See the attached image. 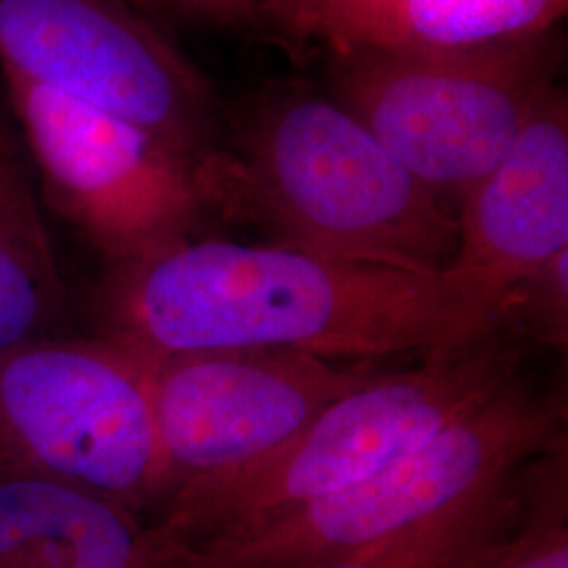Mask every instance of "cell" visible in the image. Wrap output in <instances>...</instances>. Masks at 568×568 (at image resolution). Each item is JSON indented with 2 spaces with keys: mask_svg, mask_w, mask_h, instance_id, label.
I'll list each match as a JSON object with an SVG mask.
<instances>
[{
  "mask_svg": "<svg viewBox=\"0 0 568 568\" xmlns=\"http://www.w3.org/2000/svg\"><path fill=\"white\" fill-rule=\"evenodd\" d=\"M112 342L145 361L211 349H286L326 361L443 354L497 333L447 274L283 244L194 239L119 264Z\"/></svg>",
  "mask_w": 568,
  "mask_h": 568,
  "instance_id": "obj_1",
  "label": "cell"
},
{
  "mask_svg": "<svg viewBox=\"0 0 568 568\" xmlns=\"http://www.w3.org/2000/svg\"><path fill=\"white\" fill-rule=\"evenodd\" d=\"M211 211L248 220L274 244L443 274L457 220L337 100L284 93L203 169Z\"/></svg>",
  "mask_w": 568,
  "mask_h": 568,
  "instance_id": "obj_2",
  "label": "cell"
},
{
  "mask_svg": "<svg viewBox=\"0 0 568 568\" xmlns=\"http://www.w3.org/2000/svg\"><path fill=\"white\" fill-rule=\"evenodd\" d=\"M520 365L523 347L497 331L413 368L375 373L270 455L175 488L150 525L185 554L239 539L426 445L518 379Z\"/></svg>",
  "mask_w": 568,
  "mask_h": 568,
  "instance_id": "obj_3",
  "label": "cell"
},
{
  "mask_svg": "<svg viewBox=\"0 0 568 568\" xmlns=\"http://www.w3.org/2000/svg\"><path fill=\"white\" fill-rule=\"evenodd\" d=\"M565 403L520 379L392 466L201 554L185 568H321L382 544L565 447Z\"/></svg>",
  "mask_w": 568,
  "mask_h": 568,
  "instance_id": "obj_4",
  "label": "cell"
},
{
  "mask_svg": "<svg viewBox=\"0 0 568 568\" xmlns=\"http://www.w3.org/2000/svg\"><path fill=\"white\" fill-rule=\"evenodd\" d=\"M554 30L462 51H368L331 61L337 102L438 196H464L556 87Z\"/></svg>",
  "mask_w": 568,
  "mask_h": 568,
  "instance_id": "obj_5",
  "label": "cell"
},
{
  "mask_svg": "<svg viewBox=\"0 0 568 568\" xmlns=\"http://www.w3.org/2000/svg\"><path fill=\"white\" fill-rule=\"evenodd\" d=\"M0 467L58 478L150 523L163 450L148 363L112 339H44L2 358Z\"/></svg>",
  "mask_w": 568,
  "mask_h": 568,
  "instance_id": "obj_6",
  "label": "cell"
},
{
  "mask_svg": "<svg viewBox=\"0 0 568 568\" xmlns=\"http://www.w3.org/2000/svg\"><path fill=\"white\" fill-rule=\"evenodd\" d=\"M0 70L131 122L203 169L224 150L215 91L129 0H0Z\"/></svg>",
  "mask_w": 568,
  "mask_h": 568,
  "instance_id": "obj_7",
  "label": "cell"
},
{
  "mask_svg": "<svg viewBox=\"0 0 568 568\" xmlns=\"http://www.w3.org/2000/svg\"><path fill=\"white\" fill-rule=\"evenodd\" d=\"M49 203L112 262L194 236L203 166L131 122L0 70Z\"/></svg>",
  "mask_w": 568,
  "mask_h": 568,
  "instance_id": "obj_8",
  "label": "cell"
},
{
  "mask_svg": "<svg viewBox=\"0 0 568 568\" xmlns=\"http://www.w3.org/2000/svg\"><path fill=\"white\" fill-rule=\"evenodd\" d=\"M145 363L163 450L161 506L185 483L270 455L375 375L286 349H211Z\"/></svg>",
  "mask_w": 568,
  "mask_h": 568,
  "instance_id": "obj_9",
  "label": "cell"
},
{
  "mask_svg": "<svg viewBox=\"0 0 568 568\" xmlns=\"http://www.w3.org/2000/svg\"><path fill=\"white\" fill-rule=\"evenodd\" d=\"M457 217L448 278L501 321L544 267L568 248V102L551 87L508 154L474 183Z\"/></svg>",
  "mask_w": 568,
  "mask_h": 568,
  "instance_id": "obj_10",
  "label": "cell"
},
{
  "mask_svg": "<svg viewBox=\"0 0 568 568\" xmlns=\"http://www.w3.org/2000/svg\"><path fill=\"white\" fill-rule=\"evenodd\" d=\"M568 0H321L283 21L288 39L316 42L331 58L368 51H462L546 34Z\"/></svg>",
  "mask_w": 568,
  "mask_h": 568,
  "instance_id": "obj_11",
  "label": "cell"
},
{
  "mask_svg": "<svg viewBox=\"0 0 568 568\" xmlns=\"http://www.w3.org/2000/svg\"><path fill=\"white\" fill-rule=\"evenodd\" d=\"M161 544L142 516L21 467H0V568H84Z\"/></svg>",
  "mask_w": 568,
  "mask_h": 568,
  "instance_id": "obj_12",
  "label": "cell"
},
{
  "mask_svg": "<svg viewBox=\"0 0 568 568\" xmlns=\"http://www.w3.org/2000/svg\"><path fill=\"white\" fill-rule=\"evenodd\" d=\"M63 302L51 236L16 161L0 171V361L51 339Z\"/></svg>",
  "mask_w": 568,
  "mask_h": 568,
  "instance_id": "obj_13",
  "label": "cell"
},
{
  "mask_svg": "<svg viewBox=\"0 0 568 568\" xmlns=\"http://www.w3.org/2000/svg\"><path fill=\"white\" fill-rule=\"evenodd\" d=\"M520 508L523 480L514 474L382 544L321 568H459L501 537Z\"/></svg>",
  "mask_w": 568,
  "mask_h": 568,
  "instance_id": "obj_14",
  "label": "cell"
},
{
  "mask_svg": "<svg viewBox=\"0 0 568 568\" xmlns=\"http://www.w3.org/2000/svg\"><path fill=\"white\" fill-rule=\"evenodd\" d=\"M514 525L459 568H568L567 450L532 462Z\"/></svg>",
  "mask_w": 568,
  "mask_h": 568,
  "instance_id": "obj_15",
  "label": "cell"
},
{
  "mask_svg": "<svg viewBox=\"0 0 568 568\" xmlns=\"http://www.w3.org/2000/svg\"><path fill=\"white\" fill-rule=\"evenodd\" d=\"M528 286H537L535 302L539 325L546 331V335L551 337V342H565L568 314V248L560 251Z\"/></svg>",
  "mask_w": 568,
  "mask_h": 568,
  "instance_id": "obj_16",
  "label": "cell"
},
{
  "mask_svg": "<svg viewBox=\"0 0 568 568\" xmlns=\"http://www.w3.org/2000/svg\"><path fill=\"white\" fill-rule=\"evenodd\" d=\"M178 9L203 20L215 21L232 28H255L262 20L257 0H145Z\"/></svg>",
  "mask_w": 568,
  "mask_h": 568,
  "instance_id": "obj_17",
  "label": "cell"
},
{
  "mask_svg": "<svg viewBox=\"0 0 568 568\" xmlns=\"http://www.w3.org/2000/svg\"><path fill=\"white\" fill-rule=\"evenodd\" d=\"M316 2H321V0H284L283 4L265 11L264 18H267L272 23H278L284 18H288V16H293V13L302 11V9H307V7L316 4Z\"/></svg>",
  "mask_w": 568,
  "mask_h": 568,
  "instance_id": "obj_18",
  "label": "cell"
},
{
  "mask_svg": "<svg viewBox=\"0 0 568 568\" xmlns=\"http://www.w3.org/2000/svg\"><path fill=\"white\" fill-rule=\"evenodd\" d=\"M16 161H18V159H16L13 150L4 143V138H2V140H0V171H2V169H7L9 164L16 163Z\"/></svg>",
  "mask_w": 568,
  "mask_h": 568,
  "instance_id": "obj_19",
  "label": "cell"
},
{
  "mask_svg": "<svg viewBox=\"0 0 568 568\" xmlns=\"http://www.w3.org/2000/svg\"><path fill=\"white\" fill-rule=\"evenodd\" d=\"M257 2H260V9H262V18H264L265 11H270V9L278 7V4H283L284 0H257Z\"/></svg>",
  "mask_w": 568,
  "mask_h": 568,
  "instance_id": "obj_20",
  "label": "cell"
},
{
  "mask_svg": "<svg viewBox=\"0 0 568 568\" xmlns=\"http://www.w3.org/2000/svg\"><path fill=\"white\" fill-rule=\"evenodd\" d=\"M0 140H2V135H0Z\"/></svg>",
  "mask_w": 568,
  "mask_h": 568,
  "instance_id": "obj_21",
  "label": "cell"
},
{
  "mask_svg": "<svg viewBox=\"0 0 568 568\" xmlns=\"http://www.w3.org/2000/svg\"><path fill=\"white\" fill-rule=\"evenodd\" d=\"M129 2H131V0H129Z\"/></svg>",
  "mask_w": 568,
  "mask_h": 568,
  "instance_id": "obj_22",
  "label": "cell"
}]
</instances>
